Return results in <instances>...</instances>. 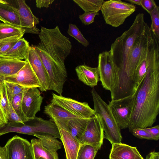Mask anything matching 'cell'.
<instances>
[{
  "label": "cell",
  "instance_id": "cell-3",
  "mask_svg": "<svg viewBox=\"0 0 159 159\" xmlns=\"http://www.w3.org/2000/svg\"><path fill=\"white\" fill-rule=\"evenodd\" d=\"M146 24L143 14H138L130 28L116 38L111 45L110 51L118 70L119 80L123 75L127 55L136 39L144 31Z\"/></svg>",
  "mask_w": 159,
  "mask_h": 159
},
{
  "label": "cell",
  "instance_id": "cell-2",
  "mask_svg": "<svg viewBox=\"0 0 159 159\" xmlns=\"http://www.w3.org/2000/svg\"><path fill=\"white\" fill-rule=\"evenodd\" d=\"M132 113L128 128L152 126L159 113V59L149 67L134 93Z\"/></svg>",
  "mask_w": 159,
  "mask_h": 159
},
{
  "label": "cell",
  "instance_id": "cell-18",
  "mask_svg": "<svg viewBox=\"0 0 159 159\" xmlns=\"http://www.w3.org/2000/svg\"><path fill=\"white\" fill-rule=\"evenodd\" d=\"M54 122L57 125L59 131L60 139L64 148L66 159H77L80 145V142L57 122Z\"/></svg>",
  "mask_w": 159,
  "mask_h": 159
},
{
  "label": "cell",
  "instance_id": "cell-45",
  "mask_svg": "<svg viewBox=\"0 0 159 159\" xmlns=\"http://www.w3.org/2000/svg\"><path fill=\"white\" fill-rule=\"evenodd\" d=\"M39 159H45L43 157H41L40 158H39Z\"/></svg>",
  "mask_w": 159,
  "mask_h": 159
},
{
  "label": "cell",
  "instance_id": "cell-22",
  "mask_svg": "<svg viewBox=\"0 0 159 159\" xmlns=\"http://www.w3.org/2000/svg\"><path fill=\"white\" fill-rule=\"evenodd\" d=\"M90 118H77L61 123L56 122L69 132L80 141Z\"/></svg>",
  "mask_w": 159,
  "mask_h": 159
},
{
  "label": "cell",
  "instance_id": "cell-37",
  "mask_svg": "<svg viewBox=\"0 0 159 159\" xmlns=\"http://www.w3.org/2000/svg\"><path fill=\"white\" fill-rule=\"evenodd\" d=\"M157 5L154 0H141V6L149 14L150 13Z\"/></svg>",
  "mask_w": 159,
  "mask_h": 159
},
{
  "label": "cell",
  "instance_id": "cell-40",
  "mask_svg": "<svg viewBox=\"0 0 159 159\" xmlns=\"http://www.w3.org/2000/svg\"><path fill=\"white\" fill-rule=\"evenodd\" d=\"M0 159H7V151L5 146H0Z\"/></svg>",
  "mask_w": 159,
  "mask_h": 159
},
{
  "label": "cell",
  "instance_id": "cell-8",
  "mask_svg": "<svg viewBox=\"0 0 159 159\" xmlns=\"http://www.w3.org/2000/svg\"><path fill=\"white\" fill-rule=\"evenodd\" d=\"M38 139L31 140L34 159L41 157L45 159H59L57 151L61 148L62 143L53 136L37 135Z\"/></svg>",
  "mask_w": 159,
  "mask_h": 159
},
{
  "label": "cell",
  "instance_id": "cell-38",
  "mask_svg": "<svg viewBox=\"0 0 159 159\" xmlns=\"http://www.w3.org/2000/svg\"><path fill=\"white\" fill-rule=\"evenodd\" d=\"M152 136L154 140H157L159 139V125H156L150 128L144 129Z\"/></svg>",
  "mask_w": 159,
  "mask_h": 159
},
{
  "label": "cell",
  "instance_id": "cell-39",
  "mask_svg": "<svg viewBox=\"0 0 159 159\" xmlns=\"http://www.w3.org/2000/svg\"><path fill=\"white\" fill-rule=\"evenodd\" d=\"M36 6L41 8L42 7L48 8L54 1V0H36Z\"/></svg>",
  "mask_w": 159,
  "mask_h": 159
},
{
  "label": "cell",
  "instance_id": "cell-27",
  "mask_svg": "<svg viewBox=\"0 0 159 159\" xmlns=\"http://www.w3.org/2000/svg\"><path fill=\"white\" fill-rule=\"evenodd\" d=\"M84 12H98L101 10L103 0H73Z\"/></svg>",
  "mask_w": 159,
  "mask_h": 159
},
{
  "label": "cell",
  "instance_id": "cell-41",
  "mask_svg": "<svg viewBox=\"0 0 159 159\" xmlns=\"http://www.w3.org/2000/svg\"><path fill=\"white\" fill-rule=\"evenodd\" d=\"M146 159H159V153L154 151L151 152L147 155Z\"/></svg>",
  "mask_w": 159,
  "mask_h": 159
},
{
  "label": "cell",
  "instance_id": "cell-11",
  "mask_svg": "<svg viewBox=\"0 0 159 159\" xmlns=\"http://www.w3.org/2000/svg\"><path fill=\"white\" fill-rule=\"evenodd\" d=\"M5 146L7 159H34L31 143L20 136H14Z\"/></svg>",
  "mask_w": 159,
  "mask_h": 159
},
{
  "label": "cell",
  "instance_id": "cell-34",
  "mask_svg": "<svg viewBox=\"0 0 159 159\" xmlns=\"http://www.w3.org/2000/svg\"><path fill=\"white\" fill-rule=\"evenodd\" d=\"M0 102L2 111L6 120L8 121L7 118L8 106V102L7 99L6 89L3 82L2 88L1 98Z\"/></svg>",
  "mask_w": 159,
  "mask_h": 159
},
{
  "label": "cell",
  "instance_id": "cell-5",
  "mask_svg": "<svg viewBox=\"0 0 159 159\" xmlns=\"http://www.w3.org/2000/svg\"><path fill=\"white\" fill-rule=\"evenodd\" d=\"M24 124L9 122L5 126L7 133L15 132L31 135H49L60 139L58 127L54 122L36 116Z\"/></svg>",
  "mask_w": 159,
  "mask_h": 159
},
{
  "label": "cell",
  "instance_id": "cell-1",
  "mask_svg": "<svg viewBox=\"0 0 159 159\" xmlns=\"http://www.w3.org/2000/svg\"><path fill=\"white\" fill-rule=\"evenodd\" d=\"M39 36L40 42L34 47L48 74L49 90L62 95L67 77L65 61L70 53L71 43L58 26L52 29L42 26Z\"/></svg>",
  "mask_w": 159,
  "mask_h": 159
},
{
  "label": "cell",
  "instance_id": "cell-13",
  "mask_svg": "<svg viewBox=\"0 0 159 159\" xmlns=\"http://www.w3.org/2000/svg\"><path fill=\"white\" fill-rule=\"evenodd\" d=\"M24 66L15 75L3 77L4 81L16 84L24 88H39L40 85L28 60Z\"/></svg>",
  "mask_w": 159,
  "mask_h": 159
},
{
  "label": "cell",
  "instance_id": "cell-35",
  "mask_svg": "<svg viewBox=\"0 0 159 159\" xmlns=\"http://www.w3.org/2000/svg\"><path fill=\"white\" fill-rule=\"evenodd\" d=\"M99 15L98 12H84L83 14L80 15L79 17L83 24L85 25H88L93 23L95 16Z\"/></svg>",
  "mask_w": 159,
  "mask_h": 159
},
{
  "label": "cell",
  "instance_id": "cell-31",
  "mask_svg": "<svg viewBox=\"0 0 159 159\" xmlns=\"http://www.w3.org/2000/svg\"><path fill=\"white\" fill-rule=\"evenodd\" d=\"M152 23L150 29L159 40V7L157 5L149 14Z\"/></svg>",
  "mask_w": 159,
  "mask_h": 159
},
{
  "label": "cell",
  "instance_id": "cell-17",
  "mask_svg": "<svg viewBox=\"0 0 159 159\" xmlns=\"http://www.w3.org/2000/svg\"><path fill=\"white\" fill-rule=\"evenodd\" d=\"M43 112L50 118V120L59 123L66 122L75 118H82L52 100L49 104L45 106Z\"/></svg>",
  "mask_w": 159,
  "mask_h": 159
},
{
  "label": "cell",
  "instance_id": "cell-9",
  "mask_svg": "<svg viewBox=\"0 0 159 159\" xmlns=\"http://www.w3.org/2000/svg\"><path fill=\"white\" fill-rule=\"evenodd\" d=\"M133 100L132 95L108 101V106L120 129L128 127Z\"/></svg>",
  "mask_w": 159,
  "mask_h": 159
},
{
  "label": "cell",
  "instance_id": "cell-15",
  "mask_svg": "<svg viewBox=\"0 0 159 159\" xmlns=\"http://www.w3.org/2000/svg\"><path fill=\"white\" fill-rule=\"evenodd\" d=\"M43 99L37 88H30L25 92L22 100V109L28 120L34 118L40 111Z\"/></svg>",
  "mask_w": 159,
  "mask_h": 159
},
{
  "label": "cell",
  "instance_id": "cell-20",
  "mask_svg": "<svg viewBox=\"0 0 159 159\" xmlns=\"http://www.w3.org/2000/svg\"><path fill=\"white\" fill-rule=\"evenodd\" d=\"M75 70L78 79L84 84L93 88L97 85L99 80L98 67L80 65L76 67Z\"/></svg>",
  "mask_w": 159,
  "mask_h": 159
},
{
  "label": "cell",
  "instance_id": "cell-16",
  "mask_svg": "<svg viewBox=\"0 0 159 159\" xmlns=\"http://www.w3.org/2000/svg\"><path fill=\"white\" fill-rule=\"evenodd\" d=\"M104 132L99 117H91L80 142V144L100 143L102 144Z\"/></svg>",
  "mask_w": 159,
  "mask_h": 159
},
{
  "label": "cell",
  "instance_id": "cell-7",
  "mask_svg": "<svg viewBox=\"0 0 159 159\" xmlns=\"http://www.w3.org/2000/svg\"><path fill=\"white\" fill-rule=\"evenodd\" d=\"M99 80L103 87L111 93L116 88L119 80L118 69L110 50L100 53L98 58Z\"/></svg>",
  "mask_w": 159,
  "mask_h": 159
},
{
  "label": "cell",
  "instance_id": "cell-25",
  "mask_svg": "<svg viewBox=\"0 0 159 159\" xmlns=\"http://www.w3.org/2000/svg\"><path fill=\"white\" fill-rule=\"evenodd\" d=\"M25 32L20 27L0 22V40L16 36L22 38Z\"/></svg>",
  "mask_w": 159,
  "mask_h": 159
},
{
  "label": "cell",
  "instance_id": "cell-4",
  "mask_svg": "<svg viewBox=\"0 0 159 159\" xmlns=\"http://www.w3.org/2000/svg\"><path fill=\"white\" fill-rule=\"evenodd\" d=\"M95 115L98 116L103 128L104 138L107 139L112 145L121 143L122 137L120 129L117 125L108 104L104 101L96 90L91 91Z\"/></svg>",
  "mask_w": 159,
  "mask_h": 159
},
{
  "label": "cell",
  "instance_id": "cell-33",
  "mask_svg": "<svg viewBox=\"0 0 159 159\" xmlns=\"http://www.w3.org/2000/svg\"><path fill=\"white\" fill-rule=\"evenodd\" d=\"M7 94L8 104L7 115V118L8 121L24 124V122L22 119L18 116L14 109L12 104L11 101L8 98L7 93Z\"/></svg>",
  "mask_w": 159,
  "mask_h": 159
},
{
  "label": "cell",
  "instance_id": "cell-23",
  "mask_svg": "<svg viewBox=\"0 0 159 159\" xmlns=\"http://www.w3.org/2000/svg\"><path fill=\"white\" fill-rule=\"evenodd\" d=\"M0 20L3 23L21 27L16 11L6 0H0Z\"/></svg>",
  "mask_w": 159,
  "mask_h": 159
},
{
  "label": "cell",
  "instance_id": "cell-29",
  "mask_svg": "<svg viewBox=\"0 0 159 159\" xmlns=\"http://www.w3.org/2000/svg\"><path fill=\"white\" fill-rule=\"evenodd\" d=\"M3 83L5 86L8 97L11 101L14 96L26 92L29 89L5 81H3Z\"/></svg>",
  "mask_w": 159,
  "mask_h": 159
},
{
  "label": "cell",
  "instance_id": "cell-24",
  "mask_svg": "<svg viewBox=\"0 0 159 159\" xmlns=\"http://www.w3.org/2000/svg\"><path fill=\"white\" fill-rule=\"evenodd\" d=\"M25 61L19 60H0V76H11L16 74L24 66Z\"/></svg>",
  "mask_w": 159,
  "mask_h": 159
},
{
  "label": "cell",
  "instance_id": "cell-44",
  "mask_svg": "<svg viewBox=\"0 0 159 159\" xmlns=\"http://www.w3.org/2000/svg\"><path fill=\"white\" fill-rule=\"evenodd\" d=\"M5 125L0 116V127Z\"/></svg>",
  "mask_w": 159,
  "mask_h": 159
},
{
  "label": "cell",
  "instance_id": "cell-26",
  "mask_svg": "<svg viewBox=\"0 0 159 159\" xmlns=\"http://www.w3.org/2000/svg\"><path fill=\"white\" fill-rule=\"evenodd\" d=\"M102 145L100 143L80 144L77 159H94Z\"/></svg>",
  "mask_w": 159,
  "mask_h": 159
},
{
  "label": "cell",
  "instance_id": "cell-43",
  "mask_svg": "<svg viewBox=\"0 0 159 159\" xmlns=\"http://www.w3.org/2000/svg\"><path fill=\"white\" fill-rule=\"evenodd\" d=\"M3 77H4L0 76V101L1 98L2 88L4 81Z\"/></svg>",
  "mask_w": 159,
  "mask_h": 159
},
{
  "label": "cell",
  "instance_id": "cell-14",
  "mask_svg": "<svg viewBox=\"0 0 159 159\" xmlns=\"http://www.w3.org/2000/svg\"><path fill=\"white\" fill-rule=\"evenodd\" d=\"M27 59L39 82L42 92L49 90L50 82L48 72L34 45L30 46Z\"/></svg>",
  "mask_w": 159,
  "mask_h": 159
},
{
  "label": "cell",
  "instance_id": "cell-36",
  "mask_svg": "<svg viewBox=\"0 0 159 159\" xmlns=\"http://www.w3.org/2000/svg\"><path fill=\"white\" fill-rule=\"evenodd\" d=\"M131 133L134 136L140 139L153 140L150 133L144 129L137 128L133 129Z\"/></svg>",
  "mask_w": 159,
  "mask_h": 159
},
{
  "label": "cell",
  "instance_id": "cell-12",
  "mask_svg": "<svg viewBox=\"0 0 159 159\" xmlns=\"http://www.w3.org/2000/svg\"><path fill=\"white\" fill-rule=\"evenodd\" d=\"M54 101L78 116L85 118H91L95 115L94 110L91 108L86 102H80L72 98L52 93Z\"/></svg>",
  "mask_w": 159,
  "mask_h": 159
},
{
  "label": "cell",
  "instance_id": "cell-10",
  "mask_svg": "<svg viewBox=\"0 0 159 159\" xmlns=\"http://www.w3.org/2000/svg\"><path fill=\"white\" fill-rule=\"evenodd\" d=\"M16 11L19 16L21 27L25 33L39 34L40 30L36 27L39 23V19L33 13L25 0H7Z\"/></svg>",
  "mask_w": 159,
  "mask_h": 159
},
{
  "label": "cell",
  "instance_id": "cell-21",
  "mask_svg": "<svg viewBox=\"0 0 159 159\" xmlns=\"http://www.w3.org/2000/svg\"><path fill=\"white\" fill-rule=\"evenodd\" d=\"M30 46L24 38L20 39L6 53L0 56V60L12 59L25 61L27 59Z\"/></svg>",
  "mask_w": 159,
  "mask_h": 159
},
{
  "label": "cell",
  "instance_id": "cell-32",
  "mask_svg": "<svg viewBox=\"0 0 159 159\" xmlns=\"http://www.w3.org/2000/svg\"><path fill=\"white\" fill-rule=\"evenodd\" d=\"M20 38L19 37L16 36L0 40V56L8 52Z\"/></svg>",
  "mask_w": 159,
  "mask_h": 159
},
{
  "label": "cell",
  "instance_id": "cell-28",
  "mask_svg": "<svg viewBox=\"0 0 159 159\" xmlns=\"http://www.w3.org/2000/svg\"><path fill=\"white\" fill-rule=\"evenodd\" d=\"M26 92L21 93L13 97L11 101L12 106L18 116L22 119L24 123L28 120L25 117L22 109V100Z\"/></svg>",
  "mask_w": 159,
  "mask_h": 159
},
{
  "label": "cell",
  "instance_id": "cell-30",
  "mask_svg": "<svg viewBox=\"0 0 159 159\" xmlns=\"http://www.w3.org/2000/svg\"><path fill=\"white\" fill-rule=\"evenodd\" d=\"M67 33L84 47H87L89 44L88 41L85 38L75 25L71 23L69 24Z\"/></svg>",
  "mask_w": 159,
  "mask_h": 159
},
{
  "label": "cell",
  "instance_id": "cell-42",
  "mask_svg": "<svg viewBox=\"0 0 159 159\" xmlns=\"http://www.w3.org/2000/svg\"><path fill=\"white\" fill-rule=\"evenodd\" d=\"M126 1L130 2L133 4H135L141 6V0H126Z\"/></svg>",
  "mask_w": 159,
  "mask_h": 159
},
{
  "label": "cell",
  "instance_id": "cell-19",
  "mask_svg": "<svg viewBox=\"0 0 159 159\" xmlns=\"http://www.w3.org/2000/svg\"><path fill=\"white\" fill-rule=\"evenodd\" d=\"M109 158V159H144L136 147L122 143L112 144Z\"/></svg>",
  "mask_w": 159,
  "mask_h": 159
},
{
  "label": "cell",
  "instance_id": "cell-6",
  "mask_svg": "<svg viewBox=\"0 0 159 159\" xmlns=\"http://www.w3.org/2000/svg\"><path fill=\"white\" fill-rule=\"evenodd\" d=\"M133 4L120 0L104 1L101 11L105 23L114 27L122 25L136 10Z\"/></svg>",
  "mask_w": 159,
  "mask_h": 159
}]
</instances>
